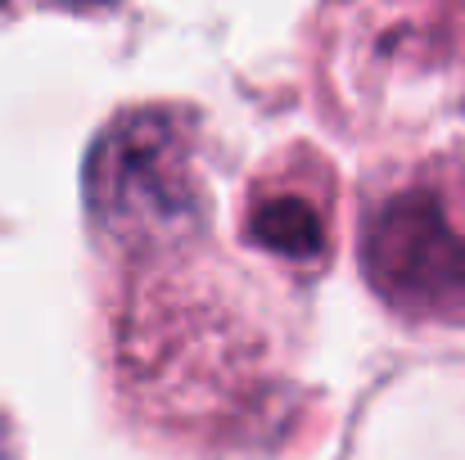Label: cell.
Wrapping results in <instances>:
<instances>
[{"instance_id":"5","label":"cell","mask_w":465,"mask_h":460,"mask_svg":"<svg viewBox=\"0 0 465 460\" xmlns=\"http://www.w3.org/2000/svg\"><path fill=\"white\" fill-rule=\"evenodd\" d=\"M339 171L303 141L267 153L240 194V240L281 271L316 280L339 249Z\"/></svg>"},{"instance_id":"7","label":"cell","mask_w":465,"mask_h":460,"mask_svg":"<svg viewBox=\"0 0 465 460\" xmlns=\"http://www.w3.org/2000/svg\"><path fill=\"white\" fill-rule=\"evenodd\" d=\"M0 460H23V456H18V438H14V425L5 420V411H0Z\"/></svg>"},{"instance_id":"3","label":"cell","mask_w":465,"mask_h":460,"mask_svg":"<svg viewBox=\"0 0 465 460\" xmlns=\"http://www.w3.org/2000/svg\"><path fill=\"white\" fill-rule=\"evenodd\" d=\"M357 267L402 325L465 329V145L380 162L361 181Z\"/></svg>"},{"instance_id":"8","label":"cell","mask_w":465,"mask_h":460,"mask_svg":"<svg viewBox=\"0 0 465 460\" xmlns=\"http://www.w3.org/2000/svg\"><path fill=\"white\" fill-rule=\"evenodd\" d=\"M54 5H68V9H109L118 0H54Z\"/></svg>"},{"instance_id":"4","label":"cell","mask_w":465,"mask_h":460,"mask_svg":"<svg viewBox=\"0 0 465 460\" xmlns=\"http://www.w3.org/2000/svg\"><path fill=\"white\" fill-rule=\"evenodd\" d=\"M203 118L185 104L118 109L82 162V203L95 240L118 253H154L213 235Z\"/></svg>"},{"instance_id":"1","label":"cell","mask_w":465,"mask_h":460,"mask_svg":"<svg viewBox=\"0 0 465 460\" xmlns=\"http://www.w3.org/2000/svg\"><path fill=\"white\" fill-rule=\"evenodd\" d=\"M299 329L276 285L213 235L118 258L109 379L123 416L167 447L231 452L272 429L294 393Z\"/></svg>"},{"instance_id":"6","label":"cell","mask_w":465,"mask_h":460,"mask_svg":"<svg viewBox=\"0 0 465 460\" xmlns=\"http://www.w3.org/2000/svg\"><path fill=\"white\" fill-rule=\"evenodd\" d=\"M339 460H465V357L393 366L361 397Z\"/></svg>"},{"instance_id":"2","label":"cell","mask_w":465,"mask_h":460,"mask_svg":"<svg viewBox=\"0 0 465 460\" xmlns=\"http://www.w3.org/2000/svg\"><path fill=\"white\" fill-rule=\"evenodd\" d=\"M312 77L330 122L380 132L465 95V0H321Z\"/></svg>"}]
</instances>
